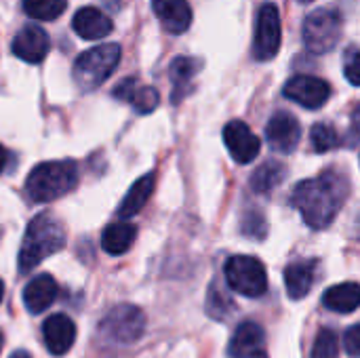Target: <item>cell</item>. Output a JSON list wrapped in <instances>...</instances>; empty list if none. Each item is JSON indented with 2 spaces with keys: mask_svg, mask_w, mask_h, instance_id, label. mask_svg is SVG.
Here are the masks:
<instances>
[{
  "mask_svg": "<svg viewBox=\"0 0 360 358\" xmlns=\"http://www.w3.org/2000/svg\"><path fill=\"white\" fill-rule=\"evenodd\" d=\"M344 74H346L350 84L360 87V51H352L348 55L346 65H344Z\"/></svg>",
  "mask_w": 360,
  "mask_h": 358,
  "instance_id": "obj_28",
  "label": "cell"
},
{
  "mask_svg": "<svg viewBox=\"0 0 360 358\" xmlns=\"http://www.w3.org/2000/svg\"><path fill=\"white\" fill-rule=\"evenodd\" d=\"M11 358H30V357H27V352H15V354H11Z\"/></svg>",
  "mask_w": 360,
  "mask_h": 358,
  "instance_id": "obj_32",
  "label": "cell"
},
{
  "mask_svg": "<svg viewBox=\"0 0 360 358\" xmlns=\"http://www.w3.org/2000/svg\"><path fill=\"white\" fill-rule=\"evenodd\" d=\"M72 25L74 32L84 40H101L114 30L112 19L95 6H82L80 11H76Z\"/></svg>",
  "mask_w": 360,
  "mask_h": 358,
  "instance_id": "obj_18",
  "label": "cell"
},
{
  "mask_svg": "<svg viewBox=\"0 0 360 358\" xmlns=\"http://www.w3.org/2000/svg\"><path fill=\"white\" fill-rule=\"evenodd\" d=\"M154 186H156V175H154V173L141 175V177L129 188V192L124 194V198H122V203H120V207H118V215H120L122 219H127V217H133L135 213H139V211L148 205L150 196L154 194Z\"/></svg>",
  "mask_w": 360,
  "mask_h": 358,
  "instance_id": "obj_21",
  "label": "cell"
},
{
  "mask_svg": "<svg viewBox=\"0 0 360 358\" xmlns=\"http://www.w3.org/2000/svg\"><path fill=\"white\" fill-rule=\"evenodd\" d=\"M346 196V177L335 169H327L314 179L300 181L291 192V205L302 213L308 228L325 230L338 217Z\"/></svg>",
  "mask_w": 360,
  "mask_h": 358,
  "instance_id": "obj_1",
  "label": "cell"
},
{
  "mask_svg": "<svg viewBox=\"0 0 360 358\" xmlns=\"http://www.w3.org/2000/svg\"><path fill=\"white\" fill-rule=\"evenodd\" d=\"M0 350H2V333H0Z\"/></svg>",
  "mask_w": 360,
  "mask_h": 358,
  "instance_id": "obj_35",
  "label": "cell"
},
{
  "mask_svg": "<svg viewBox=\"0 0 360 358\" xmlns=\"http://www.w3.org/2000/svg\"><path fill=\"white\" fill-rule=\"evenodd\" d=\"M152 8L169 34H184L192 23V8L188 0H152Z\"/></svg>",
  "mask_w": 360,
  "mask_h": 358,
  "instance_id": "obj_15",
  "label": "cell"
},
{
  "mask_svg": "<svg viewBox=\"0 0 360 358\" xmlns=\"http://www.w3.org/2000/svg\"><path fill=\"white\" fill-rule=\"evenodd\" d=\"M6 162H8V152L0 146V173L4 171V167H6Z\"/></svg>",
  "mask_w": 360,
  "mask_h": 358,
  "instance_id": "obj_31",
  "label": "cell"
},
{
  "mask_svg": "<svg viewBox=\"0 0 360 358\" xmlns=\"http://www.w3.org/2000/svg\"><path fill=\"white\" fill-rule=\"evenodd\" d=\"M283 42V27L278 6L266 2L255 21V36H253V57L257 61H270L278 55Z\"/></svg>",
  "mask_w": 360,
  "mask_h": 358,
  "instance_id": "obj_8",
  "label": "cell"
},
{
  "mask_svg": "<svg viewBox=\"0 0 360 358\" xmlns=\"http://www.w3.org/2000/svg\"><path fill=\"white\" fill-rule=\"evenodd\" d=\"M226 283L245 298H262L268 291L266 266L251 255H232L224 266Z\"/></svg>",
  "mask_w": 360,
  "mask_h": 358,
  "instance_id": "obj_5",
  "label": "cell"
},
{
  "mask_svg": "<svg viewBox=\"0 0 360 358\" xmlns=\"http://www.w3.org/2000/svg\"><path fill=\"white\" fill-rule=\"evenodd\" d=\"M78 184V167L72 160H49L36 165L27 179L25 192L34 203H51L68 192H72Z\"/></svg>",
  "mask_w": 360,
  "mask_h": 358,
  "instance_id": "obj_3",
  "label": "cell"
},
{
  "mask_svg": "<svg viewBox=\"0 0 360 358\" xmlns=\"http://www.w3.org/2000/svg\"><path fill=\"white\" fill-rule=\"evenodd\" d=\"M120 63V46L118 44H97L84 51L72 70L74 82L80 91H93L101 87Z\"/></svg>",
  "mask_w": 360,
  "mask_h": 358,
  "instance_id": "obj_4",
  "label": "cell"
},
{
  "mask_svg": "<svg viewBox=\"0 0 360 358\" xmlns=\"http://www.w3.org/2000/svg\"><path fill=\"white\" fill-rule=\"evenodd\" d=\"M21 4L27 17L38 21H53L63 15L68 0H21Z\"/></svg>",
  "mask_w": 360,
  "mask_h": 358,
  "instance_id": "obj_25",
  "label": "cell"
},
{
  "mask_svg": "<svg viewBox=\"0 0 360 358\" xmlns=\"http://www.w3.org/2000/svg\"><path fill=\"white\" fill-rule=\"evenodd\" d=\"M224 143L232 158L240 165H249L251 160H255L262 150L259 137L243 120H230L224 127Z\"/></svg>",
  "mask_w": 360,
  "mask_h": 358,
  "instance_id": "obj_10",
  "label": "cell"
},
{
  "mask_svg": "<svg viewBox=\"0 0 360 358\" xmlns=\"http://www.w3.org/2000/svg\"><path fill=\"white\" fill-rule=\"evenodd\" d=\"M310 141H312L314 152L323 154V152H331V150L340 148L342 137H340V133H338V129H335L333 124L319 122V124H314V127H312Z\"/></svg>",
  "mask_w": 360,
  "mask_h": 358,
  "instance_id": "obj_26",
  "label": "cell"
},
{
  "mask_svg": "<svg viewBox=\"0 0 360 358\" xmlns=\"http://www.w3.org/2000/svg\"><path fill=\"white\" fill-rule=\"evenodd\" d=\"M59 295V285L51 274H38L34 276L25 289H23V304L27 308V312L32 314H40L44 312Z\"/></svg>",
  "mask_w": 360,
  "mask_h": 358,
  "instance_id": "obj_17",
  "label": "cell"
},
{
  "mask_svg": "<svg viewBox=\"0 0 360 358\" xmlns=\"http://www.w3.org/2000/svg\"><path fill=\"white\" fill-rule=\"evenodd\" d=\"M338 352H340V344H338L335 331L321 329L316 340H314L312 358H338Z\"/></svg>",
  "mask_w": 360,
  "mask_h": 358,
  "instance_id": "obj_27",
  "label": "cell"
},
{
  "mask_svg": "<svg viewBox=\"0 0 360 358\" xmlns=\"http://www.w3.org/2000/svg\"><path fill=\"white\" fill-rule=\"evenodd\" d=\"M344 348H346V354L352 358H360V323L350 327L344 335Z\"/></svg>",
  "mask_w": 360,
  "mask_h": 358,
  "instance_id": "obj_29",
  "label": "cell"
},
{
  "mask_svg": "<svg viewBox=\"0 0 360 358\" xmlns=\"http://www.w3.org/2000/svg\"><path fill=\"white\" fill-rule=\"evenodd\" d=\"M146 329V314L131 304L112 308L99 323V331L118 344H133L141 338Z\"/></svg>",
  "mask_w": 360,
  "mask_h": 358,
  "instance_id": "obj_7",
  "label": "cell"
},
{
  "mask_svg": "<svg viewBox=\"0 0 360 358\" xmlns=\"http://www.w3.org/2000/svg\"><path fill=\"white\" fill-rule=\"evenodd\" d=\"M114 97L127 101L135 112L139 114H150L158 108L160 103V95L154 87H146L139 84L135 78H127L122 80L116 89H114Z\"/></svg>",
  "mask_w": 360,
  "mask_h": 358,
  "instance_id": "obj_16",
  "label": "cell"
},
{
  "mask_svg": "<svg viewBox=\"0 0 360 358\" xmlns=\"http://www.w3.org/2000/svg\"><path fill=\"white\" fill-rule=\"evenodd\" d=\"M135 236H137V228L133 224L114 222V224L105 226V230L101 234V247L110 255H122L131 249V245L135 243Z\"/></svg>",
  "mask_w": 360,
  "mask_h": 358,
  "instance_id": "obj_22",
  "label": "cell"
},
{
  "mask_svg": "<svg viewBox=\"0 0 360 358\" xmlns=\"http://www.w3.org/2000/svg\"><path fill=\"white\" fill-rule=\"evenodd\" d=\"M297 2H302V4H308V2H312V0H297Z\"/></svg>",
  "mask_w": 360,
  "mask_h": 358,
  "instance_id": "obj_34",
  "label": "cell"
},
{
  "mask_svg": "<svg viewBox=\"0 0 360 358\" xmlns=\"http://www.w3.org/2000/svg\"><path fill=\"white\" fill-rule=\"evenodd\" d=\"M63 247H65V230H63V226L55 217H51L46 213L36 215L27 224V230H25L23 241H21L19 270L21 272L34 270L49 255L61 251Z\"/></svg>",
  "mask_w": 360,
  "mask_h": 358,
  "instance_id": "obj_2",
  "label": "cell"
},
{
  "mask_svg": "<svg viewBox=\"0 0 360 358\" xmlns=\"http://www.w3.org/2000/svg\"><path fill=\"white\" fill-rule=\"evenodd\" d=\"M302 137L300 120L289 112H276L266 124V139L278 154H291Z\"/></svg>",
  "mask_w": 360,
  "mask_h": 358,
  "instance_id": "obj_11",
  "label": "cell"
},
{
  "mask_svg": "<svg viewBox=\"0 0 360 358\" xmlns=\"http://www.w3.org/2000/svg\"><path fill=\"white\" fill-rule=\"evenodd\" d=\"M198 70H200V59H194V57H177L171 63L169 74L173 80V101H179L186 95L188 87H190L192 78L198 74Z\"/></svg>",
  "mask_w": 360,
  "mask_h": 358,
  "instance_id": "obj_23",
  "label": "cell"
},
{
  "mask_svg": "<svg viewBox=\"0 0 360 358\" xmlns=\"http://www.w3.org/2000/svg\"><path fill=\"white\" fill-rule=\"evenodd\" d=\"M13 55L25 63H40L49 55L51 40L46 32L38 25H25L13 38Z\"/></svg>",
  "mask_w": 360,
  "mask_h": 358,
  "instance_id": "obj_12",
  "label": "cell"
},
{
  "mask_svg": "<svg viewBox=\"0 0 360 358\" xmlns=\"http://www.w3.org/2000/svg\"><path fill=\"white\" fill-rule=\"evenodd\" d=\"M264 348H266L264 329L253 321H245L236 327L228 346V354L232 358H255L262 357Z\"/></svg>",
  "mask_w": 360,
  "mask_h": 358,
  "instance_id": "obj_14",
  "label": "cell"
},
{
  "mask_svg": "<svg viewBox=\"0 0 360 358\" xmlns=\"http://www.w3.org/2000/svg\"><path fill=\"white\" fill-rule=\"evenodd\" d=\"M316 266L319 264L314 260H302L285 268V285L291 300H304L310 293L316 276Z\"/></svg>",
  "mask_w": 360,
  "mask_h": 358,
  "instance_id": "obj_19",
  "label": "cell"
},
{
  "mask_svg": "<svg viewBox=\"0 0 360 358\" xmlns=\"http://www.w3.org/2000/svg\"><path fill=\"white\" fill-rule=\"evenodd\" d=\"M44 346L53 357H63L76 342V325L65 314H53L42 325Z\"/></svg>",
  "mask_w": 360,
  "mask_h": 358,
  "instance_id": "obj_13",
  "label": "cell"
},
{
  "mask_svg": "<svg viewBox=\"0 0 360 358\" xmlns=\"http://www.w3.org/2000/svg\"><path fill=\"white\" fill-rule=\"evenodd\" d=\"M323 306L338 314H350L360 308L359 283H342L333 285L323 293Z\"/></svg>",
  "mask_w": 360,
  "mask_h": 358,
  "instance_id": "obj_20",
  "label": "cell"
},
{
  "mask_svg": "<svg viewBox=\"0 0 360 358\" xmlns=\"http://www.w3.org/2000/svg\"><path fill=\"white\" fill-rule=\"evenodd\" d=\"M283 95L306 110H319L329 101L331 87L323 78L300 74L287 80V84L283 87Z\"/></svg>",
  "mask_w": 360,
  "mask_h": 358,
  "instance_id": "obj_9",
  "label": "cell"
},
{
  "mask_svg": "<svg viewBox=\"0 0 360 358\" xmlns=\"http://www.w3.org/2000/svg\"><path fill=\"white\" fill-rule=\"evenodd\" d=\"M352 129H354V135L360 137V106L354 110V114H352Z\"/></svg>",
  "mask_w": 360,
  "mask_h": 358,
  "instance_id": "obj_30",
  "label": "cell"
},
{
  "mask_svg": "<svg viewBox=\"0 0 360 358\" xmlns=\"http://www.w3.org/2000/svg\"><path fill=\"white\" fill-rule=\"evenodd\" d=\"M2 298H4V285H2V281H0V302H2Z\"/></svg>",
  "mask_w": 360,
  "mask_h": 358,
  "instance_id": "obj_33",
  "label": "cell"
},
{
  "mask_svg": "<svg viewBox=\"0 0 360 358\" xmlns=\"http://www.w3.org/2000/svg\"><path fill=\"white\" fill-rule=\"evenodd\" d=\"M342 15L333 8H316L304 21V44L310 53L325 55L333 51L342 38Z\"/></svg>",
  "mask_w": 360,
  "mask_h": 358,
  "instance_id": "obj_6",
  "label": "cell"
},
{
  "mask_svg": "<svg viewBox=\"0 0 360 358\" xmlns=\"http://www.w3.org/2000/svg\"><path fill=\"white\" fill-rule=\"evenodd\" d=\"M287 175V167L276 162V160H270V162H264L253 175H251V188L255 194H268L270 190H274Z\"/></svg>",
  "mask_w": 360,
  "mask_h": 358,
  "instance_id": "obj_24",
  "label": "cell"
}]
</instances>
